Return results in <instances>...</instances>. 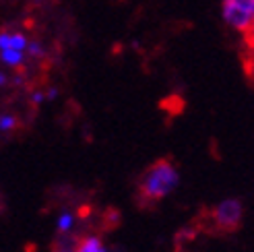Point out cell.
<instances>
[{"instance_id":"obj_11","label":"cell","mask_w":254,"mask_h":252,"mask_svg":"<svg viewBox=\"0 0 254 252\" xmlns=\"http://www.w3.org/2000/svg\"><path fill=\"white\" fill-rule=\"evenodd\" d=\"M8 83V74L6 72H0V87H4Z\"/></svg>"},{"instance_id":"obj_4","label":"cell","mask_w":254,"mask_h":252,"mask_svg":"<svg viewBox=\"0 0 254 252\" xmlns=\"http://www.w3.org/2000/svg\"><path fill=\"white\" fill-rule=\"evenodd\" d=\"M27 46H29V37L23 31H15V29L0 31V50H23V52H27Z\"/></svg>"},{"instance_id":"obj_2","label":"cell","mask_w":254,"mask_h":252,"mask_svg":"<svg viewBox=\"0 0 254 252\" xmlns=\"http://www.w3.org/2000/svg\"><path fill=\"white\" fill-rule=\"evenodd\" d=\"M221 19L230 29L244 35L254 23V0H221Z\"/></svg>"},{"instance_id":"obj_9","label":"cell","mask_w":254,"mask_h":252,"mask_svg":"<svg viewBox=\"0 0 254 252\" xmlns=\"http://www.w3.org/2000/svg\"><path fill=\"white\" fill-rule=\"evenodd\" d=\"M46 56V48L42 42H35V40H29V46H27V58H44Z\"/></svg>"},{"instance_id":"obj_8","label":"cell","mask_w":254,"mask_h":252,"mask_svg":"<svg viewBox=\"0 0 254 252\" xmlns=\"http://www.w3.org/2000/svg\"><path fill=\"white\" fill-rule=\"evenodd\" d=\"M72 225H74V215H72V213L66 211V213H62V215L58 217V232H60V234L70 232Z\"/></svg>"},{"instance_id":"obj_3","label":"cell","mask_w":254,"mask_h":252,"mask_svg":"<svg viewBox=\"0 0 254 252\" xmlns=\"http://www.w3.org/2000/svg\"><path fill=\"white\" fill-rule=\"evenodd\" d=\"M244 219V205L240 198H223L211 211V221L221 234H234Z\"/></svg>"},{"instance_id":"obj_5","label":"cell","mask_w":254,"mask_h":252,"mask_svg":"<svg viewBox=\"0 0 254 252\" xmlns=\"http://www.w3.org/2000/svg\"><path fill=\"white\" fill-rule=\"evenodd\" d=\"M27 60V52L23 50H0V62L8 68H21Z\"/></svg>"},{"instance_id":"obj_6","label":"cell","mask_w":254,"mask_h":252,"mask_svg":"<svg viewBox=\"0 0 254 252\" xmlns=\"http://www.w3.org/2000/svg\"><path fill=\"white\" fill-rule=\"evenodd\" d=\"M77 252H108V248L99 236H87L79 240Z\"/></svg>"},{"instance_id":"obj_1","label":"cell","mask_w":254,"mask_h":252,"mask_svg":"<svg viewBox=\"0 0 254 252\" xmlns=\"http://www.w3.org/2000/svg\"><path fill=\"white\" fill-rule=\"evenodd\" d=\"M180 184V170L170 157H159L145 170L138 180V200L141 203H157L170 196Z\"/></svg>"},{"instance_id":"obj_12","label":"cell","mask_w":254,"mask_h":252,"mask_svg":"<svg viewBox=\"0 0 254 252\" xmlns=\"http://www.w3.org/2000/svg\"><path fill=\"white\" fill-rule=\"evenodd\" d=\"M54 252H77V250H70V248H58V250H54Z\"/></svg>"},{"instance_id":"obj_7","label":"cell","mask_w":254,"mask_h":252,"mask_svg":"<svg viewBox=\"0 0 254 252\" xmlns=\"http://www.w3.org/2000/svg\"><path fill=\"white\" fill-rule=\"evenodd\" d=\"M19 126H21L19 116L10 114V112H4V114H0V132H2V134L15 132V130L19 128Z\"/></svg>"},{"instance_id":"obj_10","label":"cell","mask_w":254,"mask_h":252,"mask_svg":"<svg viewBox=\"0 0 254 252\" xmlns=\"http://www.w3.org/2000/svg\"><path fill=\"white\" fill-rule=\"evenodd\" d=\"M44 102H48L46 91L37 89V91H33V93H31V104H33V106H40V104H44Z\"/></svg>"}]
</instances>
